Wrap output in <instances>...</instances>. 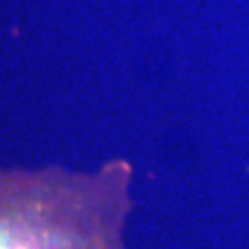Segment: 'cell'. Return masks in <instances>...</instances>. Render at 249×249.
I'll use <instances>...</instances> for the list:
<instances>
[{
  "instance_id": "cell-1",
  "label": "cell",
  "mask_w": 249,
  "mask_h": 249,
  "mask_svg": "<svg viewBox=\"0 0 249 249\" xmlns=\"http://www.w3.org/2000/svg\"><path fill=\"white\" fill-rule=\"evenodd\" d=\"M133 168L0 166V249H127Z\"/></svg>"
}]
</instances>
